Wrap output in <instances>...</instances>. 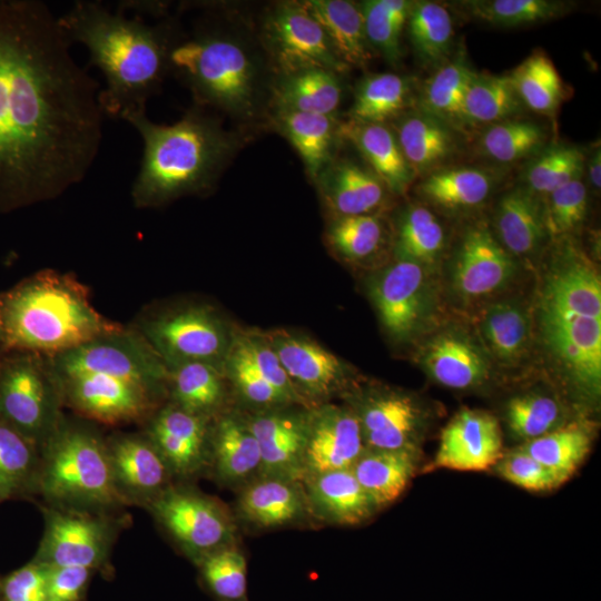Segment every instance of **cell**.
<instances>
[{
  "instance_id": "1",
  "label": "cell",
  "mask_w": 601,
  "mask_h": 601,
  "mask_svg": "<svg viewBox=\"0 0 601 601\" xmlns=\"http://www.w3.org/2000/svg\"><path fill=\"white\" fill-rule=\"evenodd\" d=\"M40 0H0V210L80 183L102 141L99 82Z\"/></svg>"
},
{
  "instance_id": "2",
  "label": "cell",
  "mask_w": 601,
  "mask_h": 601,
  "mask_svg": "<svg viewBox=\"0 0 601 601\" xmlns=\"http://www.w3.org/2000/svg\"><path fill=\"white\" fill-rule=\"evenodd\" d=\"M58 19L69 42L82 45L89 63L105 78L99 92L104 115L125 121L145 112L168 72L175 28L118 8L111 11L96 0H77Z\"/></svg>"
},
{
  "instance_id": "3",
  "label": "cell",
  "mask_w": 601,
  "mask_h": 601,
  "mask_svg": "<svg viewBox=\"0 0 601 601\" xmlns=\"http://www.w3.org/2000/svg\"><path fill=\"white\" fill-rule=\"evenodd\" d=\"M125 121L142 141L130 191L137 208L159 207L185 195L208 193L238 147L236 135L199 106L171 125L154 122L146 111L132 114Z\"/></svg>"
},
{
  "instance_id": "4",
  "label": "cell",
  "mask_w": 601,
  "mask_h": 601,
  "mask_svg": "<svg viewBox=\"0 0 601 601\" xmlns=\"http://www.w3.org/2000/svg\"><path fill=\"white\" fill-rule=\"evenodd\" d=\"M543 344L565 377L582 393L601 388V280L573 244L556 253L538 305Z\"/></svg>"
},
{
  "instance_id": "5",
  "label": "cell",
  "mask_w": 601,
  "mask_h": 601,
  "mask_svg": "<svg viewBox=\"0 0 601 601\" xmlns=\"http://www.w3.org/2000/svg\"><path fill=\"white\" fill-rule=\"evenodd\" d=\"M1 322L8 346L51 356L121 327L96 311L80 284L56 273L16 287L1 306Z\"/></svg>"
},
{
  "instance_id": "6",
  "label": "cell",
  "mask_w": 601,
  "mask_h": 601,
  "mask_svg": "<svg viewBox=\"0 0 601 601\" xmlns=\"http://www.w3.org/2000/svg\"><path fill=\"white\" fill-rule=\"evenodd\" d=\"M168 71L186 85L197 106L249 116L257 104L259 73L248 51L217 30L198 29L190 37L175 35Z\"/></svg>"
},
{
  "instance_id": "7",
  "label": "cell",
  "mask_w": 601,
  "mask_h": 601,
  "mask_svg": "<svg viewBox=\"0 0 601 601\" xmlns=\"http://www.w3.org/2000/svg\"><path fill=\"white\" fill-rule=\"evenodd\" d=\"M41 447L36 486L50 506L106 513L126 505L96 432L62 420Z\"/></svg>"
},
{
  "instance_id": "8",
  "label": "cell",
  "mask_w": 601,
  "mask_h": 601,
  "mask_svg": "<svg viewBox=\"0 0 601 601\" xmlns=\"http://www.w3.org/2000/svg\"><path fill=\"white\" fill-rule=\"evenodd\" d=\"M53 376L98 373L141 386L157 397L168 388V370L140 333L120 327L51 356Z\"/></svg>"
},
{
  "instance_id": "9",
  "label": "cell",
  "mask_w": 601,
  "mask_h": 601,
  "mask_svg": "<svg viewBox=\"0 0 601 601\" xmlns=\"http://www.w3.org/2000/svg\"><path fill=\"white\" fill-rule=\"evenodd\" d=\"M61 393L48 364L26 354L0 373V418L42 446L62 422Z\"/></svg>"
},
{
  "instance_id": "10",
  "label": "cell",
  "mask_w": 601,
  "mask_h": 601,
  "mask_svg": "<svg viewBox=\"0 0 601 601\" xmlns=\"http://www.w3.org/2000/svg\"><path fill=\"white\" fill-rule=\"evenodd\" d=\"M166 367L203 362L223 370L235 333L213 307L190 305L144 323L140 333Z\"/></svg>"
},
{
  "instance_id": "11",
  "label": "cell",
  "mask_w": 601,
  "mask_h": 601,
  "mask_svg": "<svg viewBox=\"0 0 601 601\" xmlns=\"http://www.w3.org/2000/svg\"><path fill=\"white\" fill-rule=\"evenodd\" d=\"M148 508L194 562L235 543L236 521L230 511L199 491L170 485Z\"/></svg>"
},
{
  "instance_id": "12",
  "label": "cell",
  "mask_w": 601,
  "mask_h": 601,
  "mask_svg": "<svg viewBox=\"0 0 601 601\" xmlns=\"http://www.w3.org/2000/svg\"><path fill=\"white\" fill-rule=\"evenodd\" d=\"M263 35L274 67L283 76L309 69L339 75L348 69L303 2L278 4L265 19Z\"/></svg>"
},
{
  "instance_id": "13",
  "label": "cell",
  "mask_w": 601,
  "mask_h": 601,
  "mask_svg": "<svg viewBox=\"0 0 601 601\" xmlns=\"http://www.w3.org/2000/svg\"><path fill=\"white\" fill-rule=\"evenodd\" d=\"M46 526L35 556L47 566H105L116 533L106 513L50 506L43 511Z\"/></svg>"
},
{
  "instance_id": "14",
  "label": "cell",
  "mask_w": 601,
  "mask_h": 601,
  "mask_svg": "<svg viewBox=\"0 0 601 601\" xmlns=\"http://www.w3.org/2000/svg\"><path fill=\"white\" fill-rule=\"evenodd\" d=\"M264 335L308 408L343 396L354 386L348 366L312 338L283 328Z\"/></svg>"
},
{
  "instance_id": "15",
  "label": "cell",
  "mask_w": 601,
  "mask_h": 601,
  "mask_svg": "<svg viewBox=\"0 0 601 601\" xmlns=\"http://www.w3.org/2000/svg\"><path fill=\"white\" fill-rule=\"evenodd\" d=\"M342 397L357 417L365 447L420 451L424 414L414 397L391 388L355 386Z\"/></svg>"
},
{
  "instance_id": "16",
  "label": "cell",
  "mask_w": 601,
  "mask_h": 601,
  "mask_svg": "<svg viewBox=\"0 0 601 601\" xmlns=\"http://www.w3.org/2000/svg\"><path fill=\"white\" fill-rule=\"evenodd\" d=\"M370 293L387 334L405 341L418 333L432 309V295L423 265L396 260L371 282Z\"/></svg>"
},
{
  "instance_id": "17",
  "label": "cell",
  "mask_w": 601,
  "mask_h": 601,
  "mask_svg": "<svg viewBox=\"0 0 601 601\" xmlns=\"http://www.w3.org/2000/svg\"><path fill=\"white\" fill-rule=\"evenodd\" d=\"M62 402L95 421L118 424L146 416L159 397L128 381L98 373L56 377Z\"/></svg>"
},
{
  "instance_id": "18",
  "label": "cell",
  "mask_w": 601,
  "mask_h": 601,
  "mask_svg": "<svg viewBox=\"0 0 601 601\" xmlns=\"http://www.w3.org/2000/svg\"><path fill=\"white\" fill-rule=\"evenodd\" d=\"M308 411L284 405L246 414L260 451V475L303 480Z\"/></svg>"
},
{
  "instance_id": "19",
  "label": "cell",
  "mask_w": 601,
  "mask_h": 601,
  "mask_svg": "<svg viewBox=\"0 0 601 601\" xmlns=\"http://www.w3.org/2000/svg\"><path fill=\"white\" fill-rule=\"evenodd\" d=\"M364 450L359 423L346 404L309 408L303 479L351 469Z\"/></svg>"
},
{
  "instance_id": "20",
  "label": "cell",
  "mask_w": 601,
  "mask_h": 601,
  "mask_svg": "<svg viewBox=\"0 0 601 601\" xmlns=\"http://www.w3.org/2000/svg\"><path fill=\"white\" fill-rule=\"evenodd\" d=\"M497 420L480 410L463 408L443 428L433 467L484 471L502 456Z\"/></svg>"
},
{
  "instance_id": "21",
  "label": "cell",
  "mask_w": 601,
  "mask_h": 601,
  "mask_svg": "<svg viewBox=\"0 0 601 601\" xmlns=\"http://www.w3.org/2000/svg\"><path fill=\"white\" fill-rule=\"evenodd\" d=\"M510 253L483 224L463 234L453 263L452 284L466 298L482 297L504 287L514 275Z\"/></svg>"
},
{
  "instance_id": "22",
  "label": "cell",
  "mask_w": 601,
  "mask_h": 601,
  "mask_svg": "<svg viewBox=\"0 0 601 601\" xmlns=\"http://www.w3.org/2000/svg\"><path fill=\"white\" fill-rule=\"evenodd\" d=\"M210 420L169 403L154 415L146 436L174 476L188 477L209 464Z\"/></svg>"
},
{
  "instance_id": "23",
  "label": "cell",
  "mask_w": 601,
  "mask_h": 601,
  "mask_svg": "<svg viewBox=\"0 0 601 601\" xmlns=\"http://www.w3.org/2000/svg\"><path fill=\"white\" fill-rule=\"evenodd\" d=\"M116 489L125 504L148 506L174 476L147 436L120 435L107 443Z\"/></svg>"
},
{
  "instance_id": "24",
  "label": "cell",
  "mask_w": 601,
  "mask_h": 601,
  "mask_svg": "<svg viewBox=\"0 0 601 601\" xmlns=\"http://www.w3.org/2000/svg\"><path fill=\"white\" fill-rule=\"evenodd\" d=\"M236 516L259 530L299 524L312 518L302 481L265 475L239 490Z\"/></svg>"
},
{
  "instance_id": "25",
  "label": "cell",
  "mask_w": 601,
  "mask_h": 601,
  "mask_svg": "<svg viewBox=\"0 0 601 601\" xmlns=\"http://www.w3.org/2000/svg\"><path fill=\"white\" fill-rule=\"evenodd\" d=\"M216 480L240 490L260 475L262 457L246 414L221 412L210 424L209 464Z\"/></svg>"
},
{
  "instance_id": "26",
  "label": "cell",
  "mask_w": 601,
  "mask_h": 601,
  "mask_svg": "<svg viewBox=\"0 0 601 601\" xmlns=\"http://www.w3.org/2000/svg\"><path fill=\"white\" fill-rule=\"evenodd\" d=\"M316 180L334 217L376 215L388 191L370 167L348 158H333Z\"/></svg>"
},
{
  "instance_id": "27",
  "label": "cell",
  "mask_w": 601,
  "mask_h": 601,
  "mask_svg": "<svg viewBox=\"0 0 601 601\" xmlns=\"http://www.w3.org/2000/svg\"><path fill=\"white\" fill-rule=\"evenodd\" d=\"M312 519L334 525H357L378 510L351 469L307 476L302 481Z\"/></svg>"
},
{
  "instance_id": "28",
  "label": "cell",
  "mask_w": 601,
  "mask_h": 601,
  "mask_svg": "<svg viewBox=\"0 0 601 601\" xmlns=\"http://www.w3.org/2000/svg\"><path fill=\"white\" fill-rule=\"evenodd\" d=\"M339 134L356 147L390 193L403 195L408 189L416 175L388 126L349 119L339 125Z\"/></svg>"
},
{
  "instance_id": "29",
  "label": "cell",
  "mask_w": 601,
  "mask_h": 601,
  "mask_svg": "<svg viewBox=\"0 0 601 601\" xmlns=\"http://www.w3.org/2000/svg\"><path fill=\"white\" fill-rule=\"evenodd\" d=\"M421 362L439 384L453 390H469L483 384L489 366L482 352L469 338L443 333L423 348Z\"/></svg>"
},
{
  "instance_id": "30",
  "label": "cell",
  "mask_w": 601,
  "mask_h": 601,
  "mask_svg": "<svg viewBox=\"0 0 601 601\" xmlns=\"http://www.w3.org/2000/svg\"><path fill=\"white\" fill-rule=\"evenodd\" d=\"M420 451L377 450L362 452L351 471L377 509L397 500L417 471Z\"/></svg>"
},
{
  "instance_id": "31",
  "label": "cell",
  "mask_w": 601,
  "mask_h": 601,
  "mask_svg": "<svg viewBox=\"0 0 601 601\" xmlns=\"http://www.w3.org/2000/svg\"><path fill=\"white\" fill-rule=\"evenodd\" d=\"M394 128L400 148L415 175L439 169L456 149L453 128L423 110L401 115Z\"/></svg>"
},
{
  "instance_id": "32",
  "label": "cell",
  "mask_w": 601,
  "mask_h": 601,
  "mask_svg": "<svg viewBox=\"0 0 601 601\" xmlns=\"http://www.w3.org/2000/svg\"><path fill=\"white\" fill-rule=\"evenodd\" d=\"M321 24L338 59L348 67H365L371 59L361 7L346 0H311L303 2Z\"/></svg>"
},
{
  "instance_id": "33",
  "label": "cell",
  "mask_w": 601,
  "mask_h": 601,
  "mask_svg": "<svg viewBox=\"0 0 601 601\" xmlns=\"http://www.w3.org/2000/svg\"><path fill=\"white\" fill-rule=\"evenodd\" d=\"M275 122L300 156L309 178L316 180L333 159V151L341 138L339 125L333 116L282 110Z\"/></svg>"
},
{
  "instance_id": "34",
  "label": "cell",
  "mask_w": 601,
  "mask_h": 601,
  "mask_svg": "<svg viewBox=\"0 0 601 601\" xmlns=\"http://www.w3.org/2000/svg\"><path fill=\"white\" fill-rule=\"evenodd\" d=\"M167 370L173 404L208 420L221 413L227 394L221 368L208 363L189 362Z\"/></svg>"
},
{
  "instance_id": "35",
  "label": "cell",
  "mask_w": 601,
  "mask_h": 601,
  "mask_svg": "<svg viewBox=\"0 0 601 601\" xmlns=\"http://www.w3.org/2000/svg\"><path fill=\"white\" fill-rule=\"evenodd\" d=\"M494 221L500 244L514 255L534 253L546 234L543 206L525 188L514 189L500 199Z\"/></svg>"
},
{
  "instance_id": "36",
  "label": "cell",
  "mask_w": 601,
  "mask_h": 601,
  "mask_svg": "<svg viewBox=\"0 0 601 601\" xmlns=\"http://www.w3.org/2000/svg\"><path fill=\"white\" fill-rule=\"evenodd\" d=\"M338 75L324 69H309L283 76L274 88L276 111L290 110L333 116L342 100Z\"/></svg>"
},
{
  "instance_id": "37",
  "label": "cell",
  "mask_w": 601,
  "mask_h": 601,
  "mask_svg": "<svg viewBox=\"0 0 601 601\" xmlns=\"http://www.w3.org/2000/svg\"><path fill=\"white\" fill-rule=\"evenodd\" d=\"M493 185L491 174L481 168H439L421 183L420 194L443 209L464 210L481 205L491 194Z\"/></svg>"
},
{
  "instance_id": "38",
  "label": "cell",
  "mask_w": 601,
  "mask_h": 601,
  "mask_svg": "<svg viewBox=\"0 0 601 601\" xmlns=\"http://www.w3.org/2000/svg\"><path fill=\"white\" fill-rule=\"evenodd\" d=\"M412 102V83L393 72L372 73L358 83L349 109L352 120L385 124L396 119Z\"/></svg>"
},
{
  "instance_id": "39",
  "label": "cell",
  "mask_w": 601,
  "mask_h": 601,
  "mask_svg": "<svg viewBox=\"0 0 601 601\" xmlns=\"http://www.w3.org/2000/svg\"><path fill=\"white\" fill-rule=\"evenodd\" d=\"M521 102L531 110L553 116L564 97L562 79L552 60L535 50L509 75Z\"/></svg>"
},
{
  "instance_id": "40",
  "label": "cell",
  "mask_w": 601,
  "mask_h": 601,
  "mask_svg": "<svg viewBox=\"0 0 601 601\" xmlns=\"http://www.w3.org/2000/svg\"><path fill=\"white\" fill-rule=\"evenodd\" d=\"M445 245V231L439 218L425 206L406 207L398 217L394 237L396 260L420 265L434 263Z\"/></svg>"
},
{
  "instance_id": "41",
  "label": "cell",
  "mask_w": 601,
  "mask_h": 601,
  "mask_svg": "<svg viewBox=\"0 0 601 601\" xmlns=\"http://www.w3.org/2000/svg\"><path fill=\"white\" fill-rule=\"evenodd\" d=\"M473 73L463 58L443 63L423 86L421 97L423 111L453 129L467 125L464 99Z\"/></svg>"
},
{
  "instance_id": "42",
  "label": "cell",
  "mask_w": 601,
  "mask_h": 601,
  "mask_svg": "<svg viewBox=\"0 0 601 601\" xmlns=\"http://www.w3.org/2000/svg\"><path fill=\"white\" fill-rule=\"evenodd\" d=\"M480 328L491 353L505 363L521 358L530 344V317L514 302L495 303L487 307Z\"/></svg>"
},
{
  "instance_id": "43",
  "label": "cell",
  "mask_w": 601,
  "mask_h": 601,
  "mask_svg": "<svg viewBox=\"0 0 601 601\" xmlns=\"http://www.w3.org/2000/svg\"><path fill=\"white\" fill-rule=\"evenodd\" d=\"M411 43L418 59L439 65L449 56L453 42V20L450 11L439 2H413L407 21Z\"/></svg>"
},
{
  "instance_id": "44",
  "label": "cell",
  "mask_w": 601,
  "mask_h": 601,
  "mask_svg": "<svg viewBox=\"0 0 601 601\" xmlns=\"http://www.w3.org/2000/svg\"><path fill=\"white\" fill-rule=\"evenodd\" d=\"M591 446L585 427L573 423L562 425L521 447L565 482L583 462Z\"/></svg>"
},
{
  "instance_id": "45",
  "label": "cell",
  "mask_w": 601,
  "mask_h": 601,
  "mask_svg": "<svg viewBox=\"0 0 601 601\" xmlns=\"http://www.w3.org/2000/svg\"><path fill=\"white\" fill-rule=\"evenodd\" d=\"M522 105L509 75L474 72L464 99L465 121L467 125H493L515 116L522 109Z\"/></svg>"
},
{
  "instance_id": "46",
  "label": "cell",
  "mask_w": 601,
  "mask_h": 601,
  "mask_svg": "<svg viewBox=\"0 0 601 601\" xmlns=\"http://www.w3.org/2000/svg\"><path fill=\"white\" fill-rule=\"evenodd\" d=\"M471 18L496 27H520L559 18L571 3L555 0H472L456 2Z\"/></svg>"
},
{
  "instance_id": "47",
  "label": "cell",
  "mask_w": 601,
  "mask_h": 601,
  "mask_svg": "<svg viewBox=\"0 0 601 601\" xmlns=\"http://www.w3.org/2000/svg\"><path fill=\"white\" fill-rule=\"evenodd\" d=\"M38 446L0 418V501L36 486Z\"/></svg>"
},
{
  "instance_id": "48",
  "label": "cell",
  "mask_w": 601,
  "mask_h": 601,
  "mask_svg": "<svg viewBox=\"0 0 601 601\" xmlns=\"http://www.w3.org/2000/svg\"><path fill=\"white\" fill-rule=\"evenodd\" d=\"M546 141L544 129L532 121L508 119L491 125L480 137L479 149L485 157L511 164L539 154Z\"/></svg>"
},
{
  "instance_id": "49",
  "label": "cell",
  "mask_w": 601,
  "mask_h": 601,
  "mask_svg": "<svg viewBox=\"0 0 601 601\" xmlns=\"http://www.w3.org/2000/svg\"><path fill=\"white\" fill-rule=\"evenodd\" d=\"M384 237V226L377 215L334 217L326 229L327 245L339 257L353 263L375 255Z\"/></svg>"
},
{
  "instance_id": "50",
  "label": "cell",
  "mask_w": 601,
  "mask_h": 601,
  "mask_svg": "<svg viewBox=\"0 0 601 601\" xmlns=\"http://www.w3.org/2000/svg\"><path fill=\"white\" fill-rule=\"evenodd\" d=\"M205 587L219 601H245L247 561L243 551L230 543L195 561Z\"/></svg>"
},
{
  "instance_id": "51",
  "label": "cell",
  "mask_w": 601,
  "mask_h": 601,
  "mask_svg": "<svg viewBox=\"0 0 601 601\" xmlns=\"http://www.w3.org/2000/svg\"><path fill=\"white\" fill-rule=\"evenodd\" d=\"M412 4L406 0H368L359 6L370 46L390 62L401 59V35Z\"/></svg>"
},
{
  "instance_id": "52",
  "label": "cell",
  "mask_w": 601,
  "mask_h": 601,
  "mask_svg": "<svg viewBox=\"0 0 601 601\" xmlns=\"http://www.w3.org/2000/svg\"><path fill=\"white\" fill-rule=\"evenodd\" d=\"M584 155L570 145H553L542 149L528 166L524 177L526 190L534 196H546L558 187L581 178Z\"/></svg>"
},
{
  "instance_id": "53",
  "label": "cell",
  "mask_w": 601,
  "mask_h": 601,
  "mask_svg": "<svg viewBox=\"0 0 601 601\" xmlns=\"http://www.w3.org/2000/svg\"><path fill=\"white\" fill-rule=\"evenodd\" d=\"M511 432L526 441L540 437L563 424V411L552 396L528 393L511 398L505 407Z\"/></svg>"
},
{
  "instance_id": "54",
  "label": "cell",
  "mask_w": 601,
  "mask_h": 601,
  "mask_svg": "<svg viewBox=\"0 0 601 601\" xmlns=\"http://www.w3.org/2000/svg\"><path fill=\"white\" fill-rule=\"evenodd\" d=\"M223 371L240 400L252 406L254 411L296 405L257 373L238 342L236 333L225 358Z\"/></svg>"
},
{
  "instance_id": "55",
  "label": "cell",
  "mask_w": 601,
  "mask_h": 601,
  "mask_svg": "<svg viewBox=\"0 0 601 601\" xmlns=\"http://www.w3.org/2000/svg\"><path fill=\"white\" fill-rule=\"evenodd\" d=\"M545 198L543 211L548 234L563 236L584 221L588 211V191L581 178L563 184Z\"/></svg>"
},
{
  "instance_id": "56",
  "label": "cell",
  "mask_w": 601,
  "mask_h": 601,
  "mask_svg": "<svg viewBox=\"0 0 601 601\" xmlns=\"http://www.w3.org/2000/svg\"><path fill=\"white\" fill-rule=\"evenodd\" d=\"M236 337L243 346L252 365L263 378L283 394L290 403L307 407L295 391L264 333L250 331L236 334Z\"/></svg>"
},
{
  "instance_id": "57",
  "label": "cell",
  "mask_w": 601,
  "mask_h": 601,
  "mask_svg": "<svg viewBox=\"0 0 601 601\" xmlns=\"http://www.w3.org/2000/svg\"><path fill=\"white\" fill-rule=\"evenodd\" d=\"M493 469L502 479L532 492L550 491L562 484L553 472L521 446L503 453Z\"/></svg>"
},
{
  "instance_id": "58",
  "label": "cell",
  "mask_w": 601,
  "mask_h": 601,
  "mask_svg": "<svg viewBox=\"0 0 601 601\" xmlns=\"http://www.w3.org/2000/svg\"><path fill=\"white\" fill-rule=\"evenodd\" d=\"M48 566L32 560L3 581L2 601H46Z\"/></svg>"
},
{
  "instance_id": "59",
  "label": "cell",
  "mask_w": 601,
  "mask_h": 601,
  "mask_svg": "<svg viewBox=\"0 0 601 601\" xmlns=\"http://www.w3.org/2000/svg\"><path fill=\"white\" fill-rule=\"evenodd\" d=\"M91 571L82 566H48L46 601H85Z\"/></svg>"
},
{
  "instance_id": "60",
  "label": "cell",
  "mask_w": 601,
  "mask_h": 601,
  "mask_svg": "<svg viewBox=\"0 0 601 601\" xmlns=\"http://www.w3.org/2000/svg\"><path fill=\"white\" fill-rule=\"evenodd\" d=\"M588 175L591 186L595 190H600L601 187V150L600 146L595 148L592 157L588 162Z\"/></svg>"
},
{
  "instance_id": "61",
  "label": "cell",
  "mask_w": 601,
  "mask_h": 601,
  "mask_svg": "<svg viewBox=\"0 0 601 601\" xmlns=\"http://www.w3.org/2000/svg\"><path fill=\"white\" fill-rule=\"evenodd\" d=\"M1 329H2V322H1V306H0V335H1Z\"/></svg>"
},
{
  "instance_id": "62",
  "label": "cell",
  "mask_w": 601,
  "mask_h": 601,
  "mask_svg": "<svg viewBox=\"0 0 601 601\" xmlns=\"http://www.w3.org/2000/svg\"><path fill=\"white\" fill-rule=\"evenodd\" d=\"M245 601H247V600H245Z\"/></svg>"
}]
</instances>
